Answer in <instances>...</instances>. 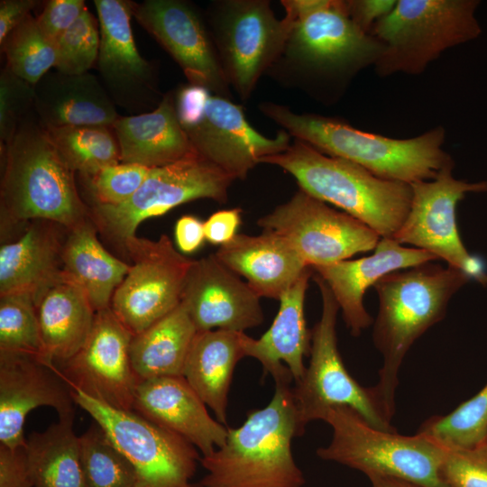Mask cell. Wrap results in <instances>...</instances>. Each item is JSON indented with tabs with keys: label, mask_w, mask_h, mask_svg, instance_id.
I'll use <instances>...</instances> for the list:
<instances>
[{
	"label": "cell",
	"mask_w": 487,
	"mask_h": 487,
	"mask_svg": "<svg viewBox=\"0 0 487 487\" xmlns=\"http://www.w3.org/2000/svg\"><path fill=\"white\" fill-rule=\"evenodd\" d=\"M436 260L428 252L381 237L369 256L311 269L326 283L351 335L357 337L372 323L363 305L364 293L371 286L392 271Z\"/></svg>",
	"instance_id": "23"
},
{
	"label": "cell",
	"mask_w": 487,
	"mask_h": 487,
	"mask_svg": "<svg viewBox=\"0 0 487 487\" xmlns=\"http://www.w3.org/2000/svg\"><path fill=\"white\" fill-rule=\"evenodd\" d=\"M149 171L150 168L142 165L119 162L82 178L93 198V204L115 206L132 198Z\"/></svg>",
	"instance_id": "40"
},
{
	"label": "cell",
	"mask_w": 487,
	"mask_h": 487,
	"mask_svg": "<svg viewBox=\"0 0 487 487\" xmlns=\"http://www.w3.org/2000/svg\"><path fill=\"white\" fill-rule=\"evenodd\" d=\"M332 439L317 455L372 476L393 477L421 487H451L443 473L446 449L417 432L405 436L368 423L354 409L340 406L324 416Z\"/></svg>",
	"instance_id": "7"
},
{
	"label": "cell",
	"mask_w": 487,
	"mask_h": 487,
	"mask_svg": "<svg viewBox=\"0 0 487 487\" xmlns=\"http://www.w3.org/2000/svg\"><path fill=\"white\" fill-rule=\"evenodd\" d=\"M348 14L365 33L371 34L374 25L396 5L395 0H346Z\"/></svg>",
	"instance_id": "45"
},
{
	"label": "cell",
	"mask_w": 487,
	"mask_h": 487,
	"mask_svg": "<svg viewBox=\"0 0 487 487\" xmlns=\"http://www.w3.org/2000/svg\"><path fill=\"white\" fill-rule=\"evenodd\" d=\"M470 280L458 268L428 262L392 271L373 286L379 310L372 341L382 364L372 388L391 419L396 411L400 369L409 350L446 317L451 298Z\"/></svg>",
	"instance_id": "2"
},
{
	"label": "cell",
	"mask_w": 487,
	"mask_h": 487,
	"mask_svg": "<svg viewBox=\"0 0 487 487\" xmlns=\"http://www.w3.org/2000/svg\"><path fill=\"white\" fill-rule=\"evenodd\" d=\"M0 487H33L24 446L0 445Z\"/></svg>",
	"instance_id": "44"
},
{
	"label": "cell",
	"mask_w": 487,
	"mask_h": 487,
	"mask_svg": "<svg viewBox=\"0 0 487 487\" xmlns=\"http://www.w3.org/2000/svg\"><path fill=\"white\" fill-rule=\"evenodd\" d=\"M207 17L227 81L247 99L279 60L290 23L285 16L277 19L266 0L215 1Z\"/></svg>",
	"instance_id": "12"
},
{
	"label": "cell",
	"mask_w": 487,
	"mask_h": 487,
	"mask_svg": "<svg viewBox=\"0 0 487 487\" xmlns=\"http://www.w3.org/2000/svg\"><path fill=\"white\" fill-rule=\"evenodd\" d=\"M73 421L59 418L43 432L29 435L24 451L33 487H86Z\"/></svg>",
	"instance_id": "33"
},
{
	"label": "cell",
	"mask_w": 487,
	"mask_h": 487,
	"mask_svg": "<svg viewBox=\"0 0 487 487\" xmlns=\"http://www.w3.org/2000/svg\"><path fill=\"white\" fill-rule=\"evenodd\" d=\"M91 217L68 229L62 250V269L86 292L97 312L108 308L130 264L105 249Z\"/></svg>",
	"instance_id": "31"
},
{
	"label": "cell",
	"mask_w": 487,
	"mask_h": 487,
	"mask_svg": "<svg viewBox=\"0 0 487 487\" xmlns=\"http://www.w3.org/2000/svg\"><path fill=\"white\" fill-rule=\"evenodd\" d=\"M36 0H2L0 2V44L20 25L38 5Z\"/></svg>",
	"instance_id": "48"
},
{
	"label": "cell",
	"mask_w": 487,
	"mask_h": 487,
	"mask_svg": "<svg viewBox=\"0 0 487 487\" xmlns=\"http://www.w3.org/2000/svg\"><path fill=\"white\" fill-rule=\"evenodd\" d=\"M371 487H421L410 482L393 477L372 476L369 477Z\"/></svg>",
	"instance_id": "49"
},
{
	"label": "cell",
	"mask_w": 487,
	"mask_h": 487,
	"mask_svg": "<svg viewBox=\"0 0 487 487\" xmlns=\"http://www.w3.org/2000/svg\"><path fill=\"white\" fill-rule=\"evenodd\" d=\"M234 179L197 152L173 163L150 169L139 189L126 202L93 204L90 217L106 239L121 247L144 220L200 198L225 203Z\"/></svg>",
	"instance_id": "11"
},
{
	"label": "cell",
	"mask_w": 487,
	"mask_h": 487,
	"mask_svg": "<svg viewBox=\"0 0 487 487\" xmlns=\"http://www.w3.org/2000/svg\"><path fill=\"white\" fill-rule=\"evenodd\" d=\"M206 406L183 376H166L138 382L133 410L182 436L206 456L224 446L228 434Z\"/></svg>",
	"instance_id": "22"
},
{
	"label": "cell",
	"mask_w": 487,
	"mask_h": 487,
	"mask_svg": "<svg viewBox=\"0 0 487 487\" xmlns=\"http://www.w3.org/2000/svg\"><path fill=\"white\" fill-rule=\"evenodd\" d=\"M418 432L446 449L469 448L483 442L487 438V383L448 414L427 418Z\"/></svg>",
	"instance_id": "35"
},
{
	"label": "cell",
	"mask_w": 487,
	"mask_h": 487,
	"mask_svg": "<svg viewBox=\"0 0 487 487\" xmlns=\"http://www.w3.org/2000/svg\"><path fill=\"white\" fill-rule=\"evenodd\" d=\"M444 476L451 487H487V440L460 449H446Z\"/></svg>",
	"instance_id": "42"
},
{
	"label": "cell",
	"mask_w": 487,
	"mask_h": 487,
	"mask_svg": "<svg viewBox=\"0 0 487 487\" xmlns=\"http://www.w3.org/2000/svg\"><path fill=\"white\" fill-rule=\"evenodd\" d=\"M1 237L32 220H49L70 229L90 218L75 171L61 158L33 109L11 140L1 144Z\"/></svg>",
	"instance_id": "1"
},
{
	"label": "cell",
	"mask_w": 487,
	"mask_h": 487,
	"mask_svg": "<svg viewBox=\"0 0 487 487\" xmlns=\"http://www.w3.org/2000/svg\"><path fill=\"white\" fill-rule=\"evenodd\" d=\"M244 335L222 329L197 332L183 370V377L225 426L234 371L245 357Z\"/></svg>",
	"instance_id": "30"
},
{
	"label": "cell",
	"mask_w": 487,
	"mask_h": 487,
	"mask_svg": "<svg viewBox=\"0 0 487 487\" xmlns=\"http://www.w3.org/2000/svg\"><path fill=\"white\" fill-rule=\"evenodd\" d=\"M67 165L81 177L96 174L120 162V149L113 127L79 125L45 127Z\"/></svg>",
	"instance_id": "34"
},
{
	"label": "cell",
	"mask_w": 487,
	"mask_h": 487,
	"mask_svg": "<svg viewBox=\"0 0 487 487\" xmlns=\"http://www.w3.org/2000/svg\"><path fill=\"white\" fill-rule=\"evenodd\" d=\"M280 3L290 29L278 61L283 60L318 87L334 89L337 95L363 69L374 66L381 55V42L354 23L345 0Z\"/></svg>",
	"instance_id": "6"
},
{
	"label": "cell",
	"mask_w": 487,
	"mask_h": 487,
	"mask_svg": "<svg viewBox=\"0 0 487 487\" xmlns=\"http://www.w3.org/2000/svg\"><path fill=\"white\" fill-rule=\"evenodd\" d=\"M259 108L294 139L360 165L381 179L408 184L430 180L455 163L442 148L446 139L442 126L413 138L396 139L357 129L337 117L297 114L272 102L262 103Z\"/></svg>",
	"instance_id": "3"
},
{
	"label": "cell",
	"mask_w": 487,
	"mask_h": 487,
	"mask_svg": "<svg viewBox=\"0 0 487 487\" xmlns=\"http://www.w3.org/2000/svg\"><path fill=\"white\" fill-rule=\"evenodd\" d=\"M485 440H487V438H486ZM485 440H484V441H485Z\"/></svg>",
	"instance_id": "51"
},
{
	"label": "cell",
	"mask_w": 487,
	"mask_h": 487,
	"mask_svg": "<svg viewBox=\"0 0 487 487\" xmlns=\"http://www.w3.org/2000/svg\"><path fill=\"white\" fill-rule=\"evenodd\" d=\"M122 250L132 264L114 293L110 308L134 335L180 303L193 261L181 254L166 234L158 240L134 235L125 240Z\"/></svg>",
	"instance_id": "14"
},
{
	"label": "cell",
	"mask_w": 487,
	"mask_h": 487,
	"mask_svg": "<svg viewBox=\"0 0 487 487\" xmlns=\"http://www.w3.org/2000/svg\"><path fill=\"white\" fill-rule=\"evenodd\" d=\"M321 298L320 319L311 330L310 361L303 377L291 387L299 436L314 420H323L335 407H349L368 423L395 430L372 387H363L346 370L337 346L339 306L326 283L315 275Z\"/></svg>",
	"instance_id": "10"
},
{
	"label": "cell",
	"mask_w": 487,
	"mask_h": 487,
	"mask_svg": "<svg viewBox=\"0 0 487 487\" xmlns=\"http://www.w3.org/2000/svg\"><path fill=\"white\" fill-rule=\"evenodd\" d=\"M54 69L78 75L88 72L97 60L100 31L98 20L86 9L79 18L56 41Z\"/></svg>",
	"instance_id": "39"
},
{
	"label": "cell",
	"mask_w": 487,
	"mask_h": 487,
	"mask_svg": "<svg viewBox=\"0 0 487 487\" xmlns=\"http://www.w3.org/2000/svg\"><path fill=\"white\" fill-rule=\"evenodd\" d=\"M476 0H399L371 34L383 45L374 64L380 77L418 75L445 51L476 39Z\"/></svg>",
	"instance_id": "8"
},
{
	"label": "cell",
	"mask_w": 487,
	"mask_h": 487,
	"mask_svg": "<svg viewBox=\"0 0 487 487\" xmlns=\"http://www.w3.org/2000/svg\"><path fill=\"white\" fill-rule=\"evenodd\" d=\"M133 15L179 64L189 84L230 97V85L208 25L191 3L145 0L134 3Z\"/></svg>",
	"instance_id": "18"
},
{
	"label": "cell",
	"mask_w": 487,
	"mask_h": 487,
	"mask_svg": "<svg viewBox=\"0 0 487 487\" xmlns=\"http://www.w3.org/2000/svg\"><path fill=\"white\" fill-rule=\"evenodd\" d=\"M0 352L29 354L44 361L36 308L31 293L0 295Z\"/></svg>",
	"instance_id": "38"
},
{
	"label": "cell",
	"mask_w": 487,
	"mask_h": 487,
	"mask_svg": "<svg viewBox=\"0 0 487 487\" xmlns=\"http://www.w3.org/2000/svg\"><path fill=\"white\" fill-rule=\"evenodd\" d=\"M10 70L32 86L56 62V45L40 29L36 18L29 15L0 44Z\"/></svg>",
	"instance_id": "37"
},
{
	"label": "cell",
	"mask_w": 487,
	"mask_h": 487,
	"mask_svg": "<svg viewBox=\"0 0 487 487\" xmlns=\"http://www.w3.org/2000/svg\"><path fill=\"white\" fill-rule=\"evenodd\" d=\"M76 405L87 412L133 464L136 487H188L198 461L197 448L182 436L133 410L113 408L70 388Z\"/></svg>",
	"instance_id": "13"
},
{
	"label": "cell",
	"mask_w": 487,
	"mask_h": 487,
	"mask_svg": "<svg viewBox=\"0 0 487 487\" xmlns=\"http://www.w3.org/2000/svg\"><path fill=\"white\" fill-rule=\"evenodd\" d=\"M290 383L275 382L268 405L249 411L240 427L228 428L224 446L201 457V486L303 487L291 450L299 436Z\"/></svg>",
	"instance_id": "4"
},
{
	"label": "cell",
	"mask_w": 487,
	"mask_h": 487,
	"mask_svg": "<svg viewBox=\"0 0 487 487\" xmlns=\"http://www.w3.org/2000/svg\"><path fill=\"white\" fill-rule=\"evenodd\" d=\"M33 110L45 127L105 125L120 117L100 78L87 72H47L33 85Z\"/></svg>",
	"instance_id": "27"
},
{
	"label": "cell",
	"mask_w": 487,
	"mask_h": 487,
	"mask_svg": "<svg viewBox=\"0 0 487 487\" xmlns=\"http://www.w3.org/2000/svg\"><path fill=\"white\" fill-rule=\"evenodd\" d=\"M312 271L308 270L281 295L279 311L260 338L244 336L245 356L257 359L263 375L269 373L275 382H296L306 372L304 357L310 354L311 331L307 327L304 302Z\"/></svg>",
	"instance_id": "24"
},
{
	"label": "cell",
	"mask_w": 487,
	"mask_h": 487,
	"mask_svg": "<svg viewBox=\"0 0 487 487\" xmlns=\"http://www.w3.org/2000/svg\"><path fill=\"white\" fill-rule=\"evenodd\" d=\"M133 336L110 308L99 310L84 345L58 369L69 388L113 408L133 410L139 382L130 357Z\"/></svg>",
	"instance_id": "17"
},
{
	"label": "cell",
	"mask_w": 487,
	"mask_h": 487,
	"mask_svg": "<svg viewBox=\"0 0 487 487\" xmlns=\"http://www.w3.org/2000/svg\"><path fill=\"white\" fill-rule=\"evenodd\" d=\"M113 130L123 163L152 169L196 152L178 119L173 91L165 94L151 112L120 116Z\"/></svg>",
	"instance_id": "29"
},
{
	"label": "cell",
	"mask_w": 487,
	"mask_h": 487,
	"mask_svg": "<svg viewBox=\"0 0 487 487\" xmlns=\"http://www.w3.org/2000/svg\"><path fill=\"white\" fill-rule=\"evenodd\" d=\"M86 9L83 0H50L36 18L37 23L41 32L56 42Z\"/></svg>",
	"instance_id": "43"
},
{
	"label": "cell",
	"mask_w": 487,
	"mask_h": 487,
	"mask_svg": "<svg viewBox=\"0 0 487 487\" xmlns=\"http://www.w3.org/2000/svg\"><path fill=\"white\" fill-rule=\"evenodd\" d=\"M68 228L32 220L18 237L0 247V295L27 292L34 297L63 272L62 250Z\"/></svg>",
	"instance_id": "26"
},
{
	"label": "cell",
	"mask_w": 487,
	"mask_h": 487,
	"mask_svg": "<svg viewBox=\"0 0 487 487\" xmlns=\"http://www.w3.org/2000/svg\"><path fill=\"white\" fill-rule=\"evenodd\" d=\"M454 166L455 163L443 168L433 179L411 184L409 214L392 238L400 244L430 253L486 286L484 263L467 251L460 237L456 207L467 193L487 192V180L456 179L453 176Z\"/></svg>",
	"instance_id": "15"
},
{
	"label": "cell",
	"mask_w": 487,
	"mask_h": 487,
	"mask_svg": "<svg viewBox=\"0 0 487 487\" xmlns=\"http://www.w3.org/2000/svg\"><path fill=\"white\" fill-rule=\"evenodd\" d=\"M257 225L284 237L310 268L374 250L381 238L361 221L300 188Z\"/></svg>",
	"instance_id": "16"
},
{
	"label": "cell",
	"mask_w": 487,
	"mask_h": 487,
	"mask_svg": "<svg viewBox=\"0 0 487 487\" xmlns=\"http://www.w3.org/2000/svg\"><path fill=\"white\" fill-rule=\"evenodd\" d=\"M100 31L97 67L109 96L129 111L141 110L156 96L155 69L138 51L131 16L134 3L95 0Z\"/></svg>",
	"instance_id": "20"
},
{
	"label": "cell",
	"mask_w": 487,
	"mask_h": 487,
	"mask_svg": "<svg viewBox=\"0 0 487 487\" xmlns=\"http://www.w3.org/2000/svg\"><path fill=\"white\" fill-rule=\"evenodd\" d=\"M71 390L60 370L37 357L0 352V445L26 444L23 427L39 407L54 409L59 418H75Z\"/></svg>",
	"instance_id": "19"
},
{
	"label": "cell",
	"mask_w": 487,
	"mask_h": 487,
	"mask_svg": "<svg viewBox=\"0 0 487 487\" xmlns=\"http://www.w3.org/2000/svg\"><path fill=\"white\" fill-rule=\"evenodd\" d=\"M188 487H203V486H201V485H199V486H195V485L190 484Z\"/></svg>",
	"instance_id": "50"
},
{
	"label": "cell",
	"mask_w": 487,
	"mask_h": 487,
	"mask_svg": "<svg viewBox=\"0 0 487 487\" xmlns=\"http://www.w3.org/2000/svg\"><path fill=\"white\" fill-rule=\"evenodd\" d=\"M33 299L44 361L58 367L84 345L96 311L83 289L64 271Z\"/></svg>",
	"instance_id": "28"
},
{
	"label": "cell",
	"mask_w": 487,
	"mask_h": 487,
	"mask_svg": "<svg viewBox=\"0 0 487 487\" xmlns=\"http://www.w3.org/2000/svg\"><path fill=\"white\" fill-rule=\"evenodd\" d=\"M174 104L179 124L195 152L234 179H244L263 157L286 151L290 135L284 130L274 138L257 132L241 106L207 88L181 85Z\"/></svg>",
	"instance_id": "9"
},
{
	"label": "cell",
	"mask_w": 487,
	"mask_h": 487,
	"mask_svg": "<svg viewBox=\"0 0 487 487\" xmlns=\"http://www.w3.org/2000/svg\"><path fill=\"white\" fill-rule=\"evenodd\" d=\"M215 256L244 277L260 298L278 300L310 269L284 237L266 231L258 235L237 234Z\"/></svg>",
	"instance_id": "25"
},
{
	"label": "cell",
	"mask_w": 487,
	"mask_h": 487,
	"mask_svg": "<svg viewBox=\"0 0 487 487\" xmlns=\"http://www.w3.org/2000/svg\"><path fill=\"white\" fill-rule=\"evenodd\" d=\"M197 332L186 308L179 303L166 316L134 335L131 341L130 357L138 381L183 376Z\"/></svg>",
	"instance_id": "32"
},
{
	"label": "cell",
	"mask_w": 487,
	"mask_h": 487,
	"mask_svg": "<svg viewBox=\"0 0 487 487\" xmlns=\"http://www.w3.org/2000/svg\"><path fill=\"white\" fill-rule=\"evenodd\" d=\"M241 208L219 210L204 222L205 238L220 246L230 242L237 234L241 224Z\"/></svg>",
	"instance_id": "46"
},
{
	"label": "cell",
	"mask_w": 487,
	"mask_h": 487,
	"mask_svg": "<svg viewBox=\"0 0 487 487\" xmlns=\"http://www.w3.org/2000/svg\"><path fill=\"white\" fill-rule=\"evenodd\" d=\"M33 86L5 65L0 73V142L6 144L21 121L33 109Z\"/></svg>",
	"instance_id": "41"
},
{
	"label": "cell",
	"mask_w": 487,
	"mask_h": 487,
	"mask_svg": "<svg viewBox=\"0 0 487 487\" xmlns=\"http://www.w3.org/2000/svg\"><path fill=\"white\" fill-rule=\"evenodd\" d=\"M174 234L179 251L191 253L197 251L206 239L204 222L194 216H183L176 222Z\"/></svg>",
	"instance_id": "47"
},
{
	"label": "cell",
	"mask_w": 487,
	"mask_h": 487,
	"mask_svg": "<svg viewBox=\"0 0 487 487\" xmlns=\"http://www.w3.org/2000/svg\"><path fill=\"white\" fill-rule=\"evenodd\" d=\"M260 299L246 281L213 254L192 262L180 303L198 332H244L264 319Z\"/></svg>",
	"instance_id": "21"
},
{
	"label": "cell",
	"mask_w": 487,
	"mask_h": 487,
	"mask_svg": "<svg viewBox=\"0 0 487 487\" xmlns=\"http://www.w3.org/2000/svg\"><path fill=\"white\" fill-rule=\"evenodd\" d=\"M291 174L299 188L361 221L381 237L392 238L411 204V184L379 178L347 160L326 155L294 139L289 148L263 157Z\"/></svg>",
	"instance_id": "5"
},
{
	"label": "cell",
	"mask_w": 487,
	"mask_h": 487,
	"mask_svg": "<svg viewBox=\"0 0 487 487\" xmlns=\"http://www.w3.org/2000/svg\"><path fill=\"white\" fill-rule=\"evenodd\" d=\"M79 446L86 487H136L133 464L97 423L79 436Z\"/></svg>",
	"instance_id": "36"
}]
</instances>
